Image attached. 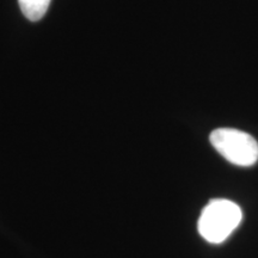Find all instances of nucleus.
<instances>
[{
    "label": "nucleus",
    "mask_w": 258,
    "mask_h": 258,
    "mask_svg": "<svg viewBox=\"0 0 258 258\" xmlns=\"http://www.w3.org/2000/svg\"><path fill=\"white\" fill-rule=\"evenodd\" d=\"M243 218L239 206L230 200H212L203 208L199 219V232L212 244H220L227 239Z\"/></svg>",
    "instance_id": "1"
},
{
    "label": "nucleus",
    "mask_w": 258,
    "mask_h": 258,
    "mask_svg": "<svg viewBox=\"0 0 258 258\" xmlns=\"http://www.w3.org/2000/svg\"><path fill=\"white\" fill-rule=\"evenodd\" d=\"M213 147L226 160L238 166H251L258 160V143L253 137L233 128H219L209 137Z\"/></svg>",
    "instance_id": "2"
},
{
    "label": "nucleus",
    "mask_w": 258,
    "mask_h": 258,
    "mask_svg": "<svg viewBox=\"0 0 258 258\" xmlns=\"http://www.w3.org/2000/svg\"><path fill=\"white\" fill-rule=\"evenodd\" d=\"M51 0H18L22 14L29 21L37 22L47 14Z\"/></svg>",
    "instance_id": "3"
}]
</instances>
